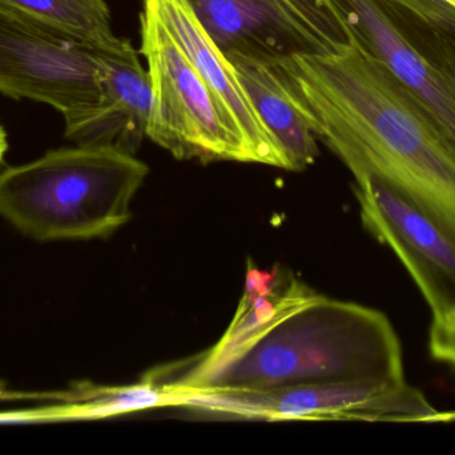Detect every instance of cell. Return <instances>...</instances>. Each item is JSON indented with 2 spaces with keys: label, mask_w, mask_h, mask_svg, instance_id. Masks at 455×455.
Returning a JSON list of instances; mask_svg holds the SVG:
<instances>
[{
  "label": "cell",
  "mask_w": 455,
  "mask_h": 455,
  "mask_svg": "<svg viewBox=\"0 0 455 455\" xmlns=\"http://www.w3.org/2000/svg\"><path fill=\"white\" fill-rule=\"evenodd\" d=\"M172 406L267 421L432 424L435 410L403 384H315L272 390H218L173 395Z\"/></svg>",
  "instance_id": "cell-6"
},
{
  "label": "cell",
  "mask_w": 455,
  "mask_h": 455,
  "mask_svg": "<svg viewBox=\"0 0 455 455\" xmlns=\"http://www.w3.org/2000/svg\"><path fill=\"white\" fill-rule=\"evenodd\" d=\"M8 149L7 135H5L4 130L0 126V163H2L3 158H4L5 151Z\"/></svg>",
  "instance_id": "cell-16"
},
{
  "label": "cell",
  "mask_w": 455,
  "mask_h": 455,
  "mask_svg": "<svg viewBox=\"0 0 455 455\" xmlns=\"http://www.w3.org/2000/svg\"><path fill=\"white\" fill-rule=\"evenodd\" d=\"M103 96L92 117L71 136L79 146L112 147L135 154L147 136L152 90L131 42L119 50H95Z\"/></svg>",
  "instance_id": "cell-11"
},
{
  "label": "cell",
  "mask_w": 455,
  "mask_h": 455,
  "mask_svg": "<svg viewBox=\"0 0 455 455\" xmlns=\"http://www.w3.org/2000/svg\"><path fill=\"white\" fill-rule=\"evenodd\" d=\"M188 56L224 117L245 147L251 163L286 170L283 152L262 123L227 53L211 37L189 0H144Z\"/></svg>",
  "instance_id": "cell-10"
},
{
  "label": "cell",
  "mask_w": 455,
  "mask_h": 455,
  "mask_svg": "<svg viewBox=\"0 0 455 455\" xmlns=\"http://www.w3.org/2000/svg\"><path fill=\"white\" fill-rule=\"evenodd\" d=\"M272 61L312 115L318 138L353 176L371 174L387 182L455 237L453 147L349 27L331 50Z\"/></svg>",
  "instance_id": "cell-1"
},
{
  "label": "cell",
  "mask_w": 455,
  "mask_h": 455,
  "mask_svg": "<svg viewBox=\"0 0 455 455\" xmlns=\"http://www.w3.org/2000/svg\"><path fill=\"white\" fill-rule=\"evenodd\" d=\"M0 393H2V384H0Z\"/></svg>",
  "instance_id": "cell-18"
},
{
  "label": "cell",
  "mask_w": 455,
  "mask_h": 455,
  "mask_svg": "<svg viewBox=\"0 0 455 455\" xmlns=\"http://www.w3.org/2000/svg\"><path fill=\"white\" fill-rule=\"evenodd\" d=\"M443 2L448 3L449 5L455 8V0H443Z\"/></svg>",
  "instance_id": "cell-17"
},
{
  "label": "cell",
  "mask_w": 455,
  "mask_h": 455,
  "mask_svg": "<svg viewBox=\"0 0 455 455\" xmlns=\"http://www.w3.org/2000/svg\"><path fill=\"white\" fill-rule=\"evenodd\" d=\"M355 39L421 104L455 151V8L443 0H334Z\"/></svg>",
  "instance_id": "cell-4"
},
{
  "label": "cell",
  "mask_w": 455,
  "mask_h": 455,
  "mask_svg": "<svg viewBox=\"0 0 455 455\" xmlns=\"http://www.w3.org/2000/svg\"><path fill=\"white\" fill-rule=\"evenodd\" d=\"M208 34L227 51L267 59L323 53L347 34L334 0H189Z\"/></svg>",
  "instance_id": "cell-8"
},
{
  "label": "cell",
  "mask_w": 455,
  "mask_h": 455,
  "mask_svg": "<svg viewBox=\"0 0 455 455\" xmlns=\"http://www.w3.org/2000/svg\"><path fill=\"white\" fill-rule=\"evenodd\" d=\"M429 352L433 360L455 371V309L443 314L433 315Z\"/></svg>",
  "instance_id": "cell-14"
},
{
  "label": "cell",
  "mask_w": 455,
  "mask_h": 455,
  "mask_svg": "<svg viewBox=\"0 0 455 455\" xmlns=\"http://www.w3.org/2000/svg\"><path fill=\"white\" fill-rule=\"evenodd\" d=\"M0 11L60 32L95 50H119L106 0H0Z\"/></svg>",
  "instance_id": "cell-13"
},
{
  "label": "cell",
  "mask_w": 455,
  "mask_h": 455,
  "mask_svg": "<svg viewBox=\"0 0 455 455\" xmlns=\"http://www.w3.org/2000/svg\"><path fill=\"white\" fill-rule=\"evenodd\" d=\"M433 424H455V411H438Z\"/></svg>",
  "instance_id": "cell-15"
},
{
  "label": "cell",
  "mask_w": 455,
  "mask_h": 455,
  "mask_svg": "<svg viewBox=\"0 0 455 455\" xmlns=\"http://www.w3.org/2000/svg\"><path fill=\"white\" fill-rule=\"evenodd\" d=\"M363 227L395 251L433 315L455 309V237L403 192L371 174L355 175Z\"/></svg>",
  "instance_id": "cell-9"
},
{
  "label": "cell",
  "mask_w": 455,
  "mask_h": 455,
  "mask_svg": "<svg viewBox=\"0 0 455 455\" xmlns=\"http://www.w3.org/2000/svg\"><path fill=\"white\" fill-rule=\"evenodd\" d=\"M148 171L112 147L53 150L0 173V215L40 242L107 238L130 221Z\"/></svg>",
  "instance_id": "cell-3"
},
{
  "label": "cell",
  "mask_w": 455,
  "mask_h": 455,
  "mask_svg": "<svg viewBox=\"0 0 455 455\" xmlns=\"http://www.w3.org/2000/svg\"><path fill=\"white\" fill-rule=\"evenodd\" d=\"M0 93L50 104L71 138L103 96L95 48L0 11Z\"/></svg>",
  "instance_id": "cell-7"
},
{
  "label": "cell",
  "mask_w": 455,
  "mask_h": 455,
  "mask_svg": "<svg viewBox=\"0 0 455 455\" xmlns=\"http://www.w3.org/2000/svg\"><path fill=\"white\" fill-rule=\"evenodd\" d=\"M254 110L283 152L286 170L302 171L318 157L312 115L272 59L227 51Z\"/></svg>",
  "instance_id": "cell-12"
},
{
  "label": "cell",
  "mask_w": 455,
  "mask_h": 455,
  "mask_svg": "<svg viewBox=\"0 0 455 455\" xmlns=\"http://www.w3.org/2000/svg\"><path fill=\"white\" fill-rule=\"evenodd\" d=\"M140 35L152 90L147 138L176 159L251 163L215 96L147 3L140 13Z\"/></svg>",
  "instance_id": "cell-5"
},
{
  "label": "cell",
  "mask_w": 455,
  "mask_h": 455,
  "mask_svg": "<svg viewBox=\"0 0 455 455\" xmlns=\"http://www.w3.org/2000/svg\"><path fill=\"white\" fill-rule=\"evenodd\" d=\"M176 394L315 384H403V347L384 313L312 293L243 344L155 369Z\"/></svg>",
  "instance_id": "cell-2"
}]
</instances>
